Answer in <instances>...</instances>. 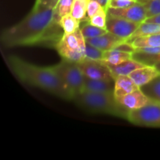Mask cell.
Returning <instances> with one entry per match:
<instances>
[{
	"mask_svg": "<svg viewBox=\"0 0 160 160\" xmlns=\"http://www.w3.org/2000/svg\"><path fill=\"white\" fill-rule=\"evenodd\" d=\"M55 48L62 59L67 60L80 62L86 58V41L80 28L70 34L64 33Z\"/></svg>",
	"mask_w": 160,
	"mask_h": 160,
	"instance_id": "5b68a950",
	"label": "cell"
},
{
	"mask_svg": "<svg viewBox=\"0 0 160 160\" xmlns=\"http://www.w3.org/2000/svg\"><path fill=\"white\" fill-rule=\"evenodd\" d=\"M136 52L148 53V54H160V46L153 47V48H136Z\"/></svg>",
	"mask_w": 160,
	"mask_h": 160,
	"instance_id": "f546056e",
	"label": "cell"
},
{
	"mask_svg": "<svg viewBox=\"0 0 160 160\" xmlns=\"http://www.w3.org/2000/svg\"><path fill=\"white\" fill-rule=\"evenodd\" d=\"M85 41L87 43L94 45L105 52L114 49L119 45L127 42L126 39L118 37L109 31L98 37L85 38Z\"/></svg>",
	"mask_w": 160,
	"mask_h": 160,
	"instance_id": "8fae6325",
	"label": "cell"
},
{
	"mask_svg": "<svg viewBox=\"0 0 160 160\" xmlns=\"http://www.w3.org/2000/svg\"><path fill=\"white\" fill-rule=\"evenodd\" d=\"M138 1H145V0H138Z\"/></svg>",
	"mask_w": 160,
	"mask_h": 160,
	"instance_id": "e575fe53",
	"label": "cell"
},
{
	"mask_svg": "<svg viewBox=\"0 0 160 160\" xmlns=\"http://www.w3.org/2000/svg\"><path fill=\"white\" fill-rule=\"evenodd\" d=\"M97 1H98V2H99L100 4H101L102 6L103 7H104L105 9H106V6H107L108 1H109V0H97Z\"/></svg>",
	"mask_w": 160,
	"mask_h": 160,
	"instance_id": "d6a6232c",
	"label": "cell"
},
{
	"mask_svg": "<svg viewBox=\"0 0 160 160\" xmlns=\"http://www.w3.org/2000/svg\"><path fill=\"white\" fill-rule=\"evenodd\" d=\"M59 1V0H36L37 2L41 3V4L48 6V7L52 8V9H55Z\"/></svg>",
	"mask_w": 160,
	"mask_h": 160,
	"instance_id": "4dcf8cb0",
	"label": "cell"
},
{
	"mask_svg": "<svg viewBox=\"0 0 160 160\" xmlns=\"http://www.w3.org/2000/svg\"><path fill=\"white\" fill-rule=\"evenodd\" d=\"M160 34V25L148 22H143L140 23L138 29L134 31V34L127 40L128 42H131L134 38L143 36L152 35V34Z\"/></svg>",
	"mask_w": 160,
	"mask_h": 160,
	"instance_id": "e0dca14e",
	"label": "cell"
},
{
	"mask_svg": "<svg viewBox=\"0 0 160 160\" xmlns=\"http://www.w3.org/2000/svg\"><path fill=\"white\" fill-rule=\"evenodd\" d=\"M117 99L123 107L130 111L141 109L152 102V100L146 96L140 88Z\"/></svg>",
	"mask_w": 160,
	"mask_h": 160,
	"instance_id": "30bf717a",
	"label": "cell"
},
{
	"mask_svg": "<svg viewBox=\"0 0 160 160\" xmlns=\"http://www.w3.org/2000/svg\"><path fill=\"white\" fill-rule=\"evenodd\" d=\"M105 51H102L100 48L86 42L85 56L87 59H93V60H102Z\"/></svg>",
	"mask_w": 160,
	"mask_h": 160,
	"instance_id": "4316f807",
	"label": "cell"
},
{
	"mask_svg": "<svg viewBox=\"0 0 160 160\" xmlns=\"http://www.w3.org/2000/svg\"><path fill=\"white\" fill-rule=\"evenodd\" d=\"M128 120L136 126L160 128V103L152 101L141 109L130 111Z\"/></svg>",
	"mask_w": 160,
	"mask_h": 160,
	"instance_id": "8992f818",
	"label": "cell"
},
{
	"mask_svg": "<svg viewBox=\"0 0 160 160\" xmlns=\"http://www.w3.org/2000/svg\"><path fill=\"white\" fill-rule=\"evenodd\" d=\"M140 88L129 76H118L115 78L114 95L117 98L128 95Z\"/></svg>",
	"mask_w": 160,
	"mask_h": 160,
	"instance_id": "9a60e30c",
	"label": "cell"
},
{
	"mask_svg": "<svg viewBox=\"0 0 160 160\" xmlns=\"http://www.w3.org/2000/svg\"><path fill=\"white\" fill-rule=\"evenodd\" d=\"M59 20L55 9L35 2L34 8L21 21L2 31V45L6 48L52 44L56 47L59 36Z\"/></svg>",
	"mask_w": 160,
	"mask_h": 160,
	"instance_id": "6da1fadb",
	"label": "cell"
},
{
	"mask_svg": "<svg viewBox=\"0 0 160 160\" xmlns=\"http://www.w3.org/2000/svg\"><path fill=\"white\" fill-rule=\"evenodd\" d=\"M132 53L125 52L120 50L112 49L106 51L102 61L111 65H118L127 60L132 59Z\"/></svg>",
	"mask_w": 160,
	"mask_h": 160,
	"instance_id": "2e32d148",
	"label": "cell"
},
{
	"mask_svg": "<svg viewBox=\"0 0 160 160\" xmlns=\"http://www.w3.org/2000/svg\"><path fill=\"white\" fill-rule=\"evenodd\" d=\"M145 22H148V23H156V24L160 25V13L158 15L154 16V17H149L145 20Z\"/></svg>",
	"mask_w": 160,
	"mask_h": 160,
	"instance_id": "1f68e13d",
	"label": "cell"
},
{
	"mask_svg": "<svg viewBox=\"0 0 160 160\" xmlns=\"http://www.w3.org/2000/svg\"><path fill=\"white\" fill-rule=\"evenodd\" d=\"M106 64L110 70L111 73H112L114 79L118 76H129L134 70L146 66L142 62H138V61L135 60L133 58L129 60L122 62V63L118 64V65H111V64L108 63Z\"/></svg>",
	"mask_w": 160,
	"mask_h": 160,
	"instance_id": "5bb4252c",
	"label": "cell"
},
{
	"mask_svg": "<svg viewBox=\"0 0 160 160\" xmlns=\"http://www.w3.org/2000/svg\"><path fill=\"white\" fill-rule=\"evenodd\" d=\"M78 63L86 78L95 80H115L108 66L102 60H93L85 58Z\"/></svg>",
	"mask_w": 160,
	"mask_h": 160,
	"instance_id": "52a82bcc",
	"label": "cell"
},
{
	"mask_svg": "<svg viewBox=\"0 0 160 160\" xmlns=\"http://www.w3.org/2000/svg\"><path fill=\"white\" fill-rule=\"evenodd\" d=\"M52 67L71 95L72 100L77 95L83 92L84 75L78 62L62 59L59 63L52 66Z\"/></svg>",
	"mask_w": 160,
	"mask_h": 160,
	"instance_id": "277c9868",
	"label": "cell"
},
{
	"mask_svg": "<svg viewBox=\"0 0 160 160\" xmlns=\"http://www.w3.org/2000/svg\"><path fill=\"white\" fill-rule=\"evenodd\" d=\"M106 9L108 15L120 17L135 23H142L147 19L146 9L140 2H138L136 4L127 8H121V9L106 8Z\"/></svg>",
	"mask_w": 160,
	"mask_h": 160,
	"instance_id": "9c48e42d",
	"label": "cell"
},
{
	"mask_svg": "<svg viewBox=\"0 0 160 160\" xmlns=\"http://www.w3.org/2000/svg\"><path fill=\"white\" fill-rule=\"evenodd\" d=\"M159 75H160V72L155 66L146 65L134 70L129 77L139 88H141L149 83Z\"/></svg>",
	"mask_w": 160,
	"mask_h": 160,
	"instance_id": "4fadbf2b",
	"label": "cell"
},
{
	"mask_svg": "<svg viewBox=\"0 0 160 160\" xmlns=\"http://www.w3.org/2000/svg\"><path fill=\"white\" fill-rule=\"evenodd\" d=\"M139 24L140 23L130 21L125 19L108 15L106 29L109 32L128 40L138 29Z\"/></svg>",
	"mask_w": 160,
	"mask_h": 160,
	"instance_id": "ba28073f",
	"label": "cell"
},
{
	"mask_svg": "<svg viewBox=\"0 0 160 160\" xmlns=\"http://www.w3.org/2000/svg\"><path fill=\"white\" fill-rule=\"evenodd\" d=\"M132 58L145 65L154 66L160 62V54H148L135 51L133 53Z\"/></svg>",
	"mask_w": 160,
	"mask_h": 160,
	"instance_id": "7402d4cb",
	"label": "cell"
},
{
	"mask_svg": "<svg viewBox=\"0 0 160 160\" xmlns=\"http://www.w3.org/2000/svg\"><path fill=\"white\" fill-rule=\"evenodd\" d=\"M107 12L106 9H102L98 12L89 19V23L98 28L106 29V21H107Z\"/></svg>",
	"mask_w": 160,
	"mask_h": 160,
	"instance_id": "484cf974",
	"label": "cell"
},
{
	"mask_svg": "<svg viewBox=\"0 0 160 160\" xmlns=\"http://www.w3.org/2000/svg\"><path fill=\"white\" fill-rule=\"evenodd\" d=\"M140 89L152 101L160 103V75L141 87Z\"/></svg>",
	"mask_w": 160,
	"mask_h": 160,
	"instance_id": "d6986e66",
	"label": "cell"
},
{
	"mask_svg": "<svg viewBox=\"0 0 160 160\" xmlns=\"http://www.w3.org/2000/svg\"><path fill=\"white\" fill-rule=\"evenodd\" d=\"M138 2H142L146 9L147 18L160 13V0H145Z\"/></svg>",
	"mask_w": 160,
	"mask_h": 160,
	"instance_id": "d4e9b609",
	"label": "cell"
},
{
	"mask_svg": "<svg viewBox=\"0 0 160 160\" xmlns=\"http://www.w3.org/2000/svg\"><path fill=\"white\" fill-rule=\"evenodd\" d=\"M80 23L81 21L73 17L71 13L64 16L59 20V24L65 34H70L79 29Z\"/></svg>",
	"mask_w": 160,
	"mask_h": 160,
	"instance_id": "ffe728a7",
	"label": "cell"
},
{
	"mask_svg": "<svg viewBox=\"0 0 160 160\" xmlns=\"http://www.w3.org/2000/svg\"><path fill=\"white\" fill-rule=\"evenodd\" d=\"M154 66L156 67V68H157V70L160 72V62H159V63H156V65H154Z\"/></svg>",
	"mask_w": 160,
	"mask_h": 160,
	"instance_id": "836d02e7",
	"label": "cell"
},
{
	"mask_svg": "<svg viewBox=\"0 0 160 160\" xmlns=\"http://www.w3.org/2000/svg\"><path fill=\"white\" fill-rule=\"evenodd\" d=\"M74 0H59L57 6L55 8L56 16L59 19L62 18L67 14L71 13L72 8Z\"/></svg>",
	"mask_w": 160,
	"mask_h": 160,
	"instance_id": "cb8c5ba5",
	"label": "cell"
},
{
	"mask_svg": "<svg viewBox=\"0 0 160 160\" xmlns=\"http://www.w3.org/2000/svg\"><path fill=\"white\" fill-rule=\"evenodd\" d=\"M105 9L97 0H90L88 6V10H87V15L89 19L91 17H93L95 14L101 11L102 9Z\"/></svg>",
	"mask_w": 160,
	"mask_h": 160,
	"instance_id": "f1b7e54d",
	"label": "cell"
},
{
	"mask_svg": "<svg viewBox=\"0 0 160 160\" xmlns=\"http://www.w3.org/2000/svg\"><path fill=\"white\" fill-rule=\"evenodd\" d=\"M90 0H74L71 14L73 17L81 21L87 15L88 6Z\"/></svg>",
	"mask_w": 160,
	"mask_h": 160,
	"instance_id": "44dd1931",
	"label": "cell"
},
{
	"mask_svg": "<svg viewBox=\"0 0 160 160\" xmlns=\"http://www.w3.org/2000/svg\"><path fill=\"white\" fill-rule=\"evenodd\" d=\"M6 62L11 72L23 83L46 91L62 99L72 100L71 95L52 67H38L17 56H8Z\"/></svg>",
	"mask_w": 160,
	"mask_h": 160,
	"instance_id": "7a4b0ae2",
	"label": "cell"
},
{
	"mask_svg": "<svg viewBox=\"0 0 160 160\" xmlns=\"http://www.w3.org/2000/svg\"><path fill=\"white\" fill-rule=\"evenodd\" d=\"M115 80H95L84 77L83 92L95 93H114Z\"/></svg>",
	"mask_w": 160,
	"mask_h": 160,
	"instance_id": "7c38bea8",
	"label": "cell"
},
{
	"mask_svg": "<svg viewBox=\"0 0 160 160\" xmlns=\"http://www.w3.org/2000/svg\"><path fill=\"white\" fill-rule=\"evenodd\" d=\"M138 2V0H109L106 8H114V9L127 8L136 4Z\"/></svg>",
	"mask_w": 160,
	"mask_h": 160,
	"instance_id": "83f0119b",
	"label": "cell"
},
{
	"mask_svg": "<svg viewBox=\"0 0 160 160\" xmlns=\"http://www.w3.org/2000/svg\"><path fill=\"white\" fill-rule=\"evenodd\" d=\"M73 101L78 107L92 113L108 114L127 120L129 117L130 110L117 101L114 93L82 92Z\"/></svg>",
	"mask_w": 160,
	"mask_h": 160,
	"instance_id": "3957f363",
	"label": "cell"
},
{
	"mask_svg": "<svg viewBox=\"0 0 160 160\" xmlns=\"http://www.w3.org/2000/svg\"><path fill=\"white\" fill-rule=\"evenodd\" d=\"M80 29H81L84 38H96L108 32L107 29H103V28H98V27L95 26V25L91 24L90 23H88V24H85L82 28H80Z\"/></svg>",
	"mask_w": 160,
	"mask_h": 160,
	"instance_id": "603a6c76",
	"label": "cell"
},
{
	"mask_svg": "<svg viewBox=\"0 0 160 160\" xmlns=\"http://www.w3.org/2000/svg\"><path fill=\"white\" fill-rule=\"evenodd\" d=\"M128 43L131 44L135 49L142 48L159 47L160 46V34L136 38Z\"/></svg>",
	"mask_w": 160,
	"mask_h": 160,
	"instance_id": "ac0fdd59",
	"label": "cell"
}]
</instances>
